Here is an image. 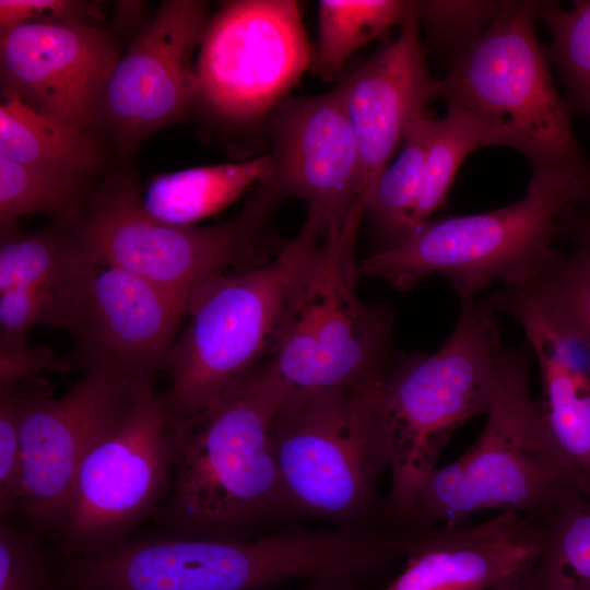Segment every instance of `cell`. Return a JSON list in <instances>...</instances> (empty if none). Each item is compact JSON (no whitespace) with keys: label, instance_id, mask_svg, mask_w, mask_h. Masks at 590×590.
Wrapping results in <instances>:
<instances>
[{"label":"cell","instance_id":"cell-37","mask_svg":"<svg viewBox=\"0 0 590 590\" xmlns=\"http://www.w3.org/2000/svg\"><path fill=\"white\" fill-rule=\"evenodd\" d=\"M365 583L356 577L327 575L309 579L300 590H365Z\"/></svg>","mask_w":590,"mask_h":590},{"label":"cell","instance_id":"cell-31","mask_svg":"<svg viewBox=\"0 0 590 590\" xmlns=\"http://www.w3.org/2000/svg\"><path fill=\"white\" fill-rule=\"evenodd\" d=\"M0 590H62L37 533L10 519L0 524Z\"/></svg>","mask_w":590,"mask_h":590},{"label":"cell","instance_id":"cell-14","mask_svg":"<svg viewBox=\"0 0 590 590\" xmlns=\"http://www.w3.org/2000/svg\"><path fill=\"white\" fill-rule=\"evenodd\" d=\"M272 168L250 196L275 210L304 200L307 216L326 235L341 231L364 194L358 144L339 97L331 91L283 99L263 126Z\"/></svg>","mask_w":590,"mask_h":590},{"label":"cell","instance_id":"cell-36","mask_svg":"<svg viewBox=\"0 0 590 590\" xmlns=\"http://www.w3.org/2000/svg\"><path fill=\"white\" fill-rule=\"evenodd\" d=\"M557 238L571 245V250L590 257V200L567 208L557 222Z\"/></svg>","mask_w":590,"mask_h":590},{"label":"cell","instance_id":"cell-18","mask_svg":"<svg viewBox=\"0 0 590 590\" xmlns=\"http://www.w3.org/2000/svg\"><path fill=\"white\" fill-rule=\"evenodd\" d=\"M547 521L500 512L480 524L433 528L381 590H526Z\"/></svg>","mask_w":590,"mask_h":590},{"label":"cell","instance_id":"cell-30","mask_svg":"<svg viewBox=\"0 0 590 590\" xmlns=\"http://www.w3.org/2000/svg\"><path fill=\"white\" fill-rule=\"evenodd\" d=\"M527 282L590 335V257L554 249Z\"/></svg>","mask_w":590,"mask_h":590},{"label":"cell","instance_id":"cell-26","mask_svg":"<svg viewBox=\"0 0 590 590\" xmlns=\"http://www.w3.org/2000/svg\"><path fill=\"white\" fill-rule=\"evenodd\" d=\"M590 589V497L568 495L547 523L542 557L526 590Z\"/></svg>","mask_w":590,"mask_h":590},{"label":"cell","instance_id":"cell-33","mask_svg":"<svg viewBox=\"0 0 590 590\" xmlns=\"http://www.w3.org/2000/svg\"><path fill=\"white\" fill-rule=\"evenodd\" d=\"M21 402L17 386L0 389V510L1 519L21 512L23 499Z\"/></svg>","mask_w":590,"mask_h":590},{"label":"cell","instance_id":"cell-7","mask_svg":"<svg viewBox=\"0 0 590 590\" xmlns=\"http://www.w3.org/2000/svg\"><path fill=\"white\" fill-rule=\"evenodd\" d=\"M269 441L303 519L351 533L392 528L377 493L390 446L370 388L287 396L271 420Z\"/></svg>","mask_w":590,"mask_h":590},{"label":"cell","instance_id":"cell-27","mask_svg":"<svg viewBox=\"0 0 590 590\" xmlns=\"http://www.w3.org/2000/svg\"><path fill=\"white\" fill-rule=\"evenodd\" d=\"M93 197V196H92ZM92 197L86 182L62 178L0 156V222L45 213L75 227Z\"/></svg>","mask_w":590,"mask_h":590},{"label":"cell","instance_id":"cell-3","mask_svg":"<svg viewBox=\"0 0 590 590\" xmlns=\"http://www.w3.org/2000/svg\"><path fill=\"white\" fill-rule=\"evenodd\" d=\"M532 359L524 342L476 440L421 482L394 527L451 528L487 509L548 522L568 495L590 497V486L566 464L542 426L530 391Z\"/></svg>","mask_w":590,"mask_h":590},{"label":"cell","instance_id":"cell-10","mask_svg":"<svg viewBox=\"0 0 590 590\" xmlns=\"http://www.w3.org/2000/svg\"><path fill=\"white\" fill-rule=\"evenodd\" d=\"M273 210L248 197L233 220L214 226H176L149 217L131 187L93 194L76 232L98 263L117 267L189 302L211 278L228 268L270 261Z\"/></svg>","mask_w":590,"mask_h":590},{"label":"cell","instance_id":"cell-11","mask_svg":"<svg viewBox=\"0 0 590 590\" xmlns=\"http://www.w3.org/2000/svg\"><path fill=\"white\" fill-rule=\"evenodd\" d=\"M177 421L149 381L122 422L87 452L56 534L69 557L113 550L153 515L172 486Z\"/></svg>","mask_w":590,"mask_h":590},{"label":"cell","instance_id":"cell-25","mask_svg":"<svg viewBox=\"0 0 590 590\" xmlns=\"http://www.w3.org/2000/svg\"><path fill=\"white\" fill-rule=\"evenodd\" d=\"M410 1L321 0L318 2V40L310 69L334 80L345 61L385 31L402 25Z\"/></svg>","mask_w":590,"mask_h":590},{"label":"cell","instance_id":"cell-39","mask_svg":"<svg viewBox=\"0 0 590 590\" xmlns=\"http://www.w3.org/2000/svg\"><path fill=\"white\" fill-rule=\"evenodd\" d=\"M587 590H590V589H587Z\"/></svg>","mask_w":590,"mask_h":590},{"label":"cell","instance_id":"cell-9","mask_svg":"<svg viewBox=\"0 0 590 590\" xmlns=\"http://www.w3.org/2000/svg\"><path fill=\"white\" fill-rule=\"evenodd\" d=\"M341 564L337 536L296 524L248 540L151 536L107 552L70 557L66 586L92 590H259L331 575Z\"/></svg>","mask_w":590,"mask_h":590},{"label":"cell","instance_id":"cell-35","mask_svg":"<svg viewBox=\"0 0 590 590\" xmlns=\"http://www.w3.org/2000/svg\"><path fill=\"white\" fill-rule=\"evenodd\" d=\"M93 10L86 3L60 0H1L0 27L5 33L19 25L31 22L64 20L86 21Z\"/></svg>","mask_w":590,"mask_h":590},{"label":"cell","instance_id":"cell-24","mask_svg":"<svg viewBox=\"0 0 590 590\" xmlns=\"http://www.w3.org/2000/svg\"><path fill=\"white\" fill-rule=\"evenodd\" d=\"M436 119L426 115L409 128L402 150L363 194L377 239L374 252L388 250L414 233L413 216L417 204L425 158Z\"/></svg>","mask_w":590,"mask_h":590},{"label":"cell","instance_id":"cell-19","mask_svg":"<svg viewBox=\"0 0 590 590\" xmlns=\"http://www.w3.org/2000/svg\"><path fill=\"white\" fill-rule=\"evenodd\" d=\"M334 91L354 131L364 192L390 164L410 126L437 99L420 38L415 1H410L398 38L345 76Z\"/></svg>","mask_w":590,"mask_h":590},{"label":"cell","instance_id":"cell-12","mask_svg":"<svg viewBox=\"0 0 590 590\" xmlns=\"http://www.w3.org/2000/svg\"><path fill=\"white\" fill-rule=\"evenodd\" d=\"M149 381L154 379L96 364L87 366L59 398H52L46 385L16 384L23 477L20 515L33 531L56 536L81 462L122 422Z\"/></svg>","mask_w":590,"mask_h":590},{"label":"cell","instance_id":"cell-23","mask_svg":"<svg viewBox=\"0 0 590 590\" xmlns=\"http://www.w3.org/2000/svg\"><path fill=\"white\" fill-rule=\"evenodd\" d=\"M0 156L62 178L86 182L101 163V150L87 129L40 114L2 97Z\"/></svg>","mask_w":590,"mask_h":590},{"label":"cell","instance_id":"cell-5","mask_svg":"<svg viewBox=\"0 0 590 590\" xmlns=\"http://www.w3.org/2000/svg\"><path fill=\"white\" fill-rule=\"evenodd\" d=\"M536 5L502 1L488 27L436 79L437 99L474 120L485 146L516 150L532 169L586 167L574 113L536 37Z\"/></svg>","mask_w":590,"mask_h":590},{"label":"cell","instance_id":"cell-38","mask_svg":"<svg viewBox=\"0 0 590 590\" xmlns=\"http://www.w3.org/2000/svg\"><path fill=\"white\" fill-rule=\"evenodd\" d=\"M61 587H62V590H92V589H87V588H84V587L66 586V585H62V583H61Z\"/></svg>","mask_w":590,"mask_h":590},{"label":"cell","instance_id":"cell-28","mask_svg":"<svg viewBox=\"0 0 590 590\" xmlns=\"http://www.w3.org/2000/svg\"><path fill=\"white\" fill-rule=\"evenodd\" d=\"M571 9L557 1H538L536 19L551 35L544 47L559 74L574 116L590 119V0H576Z\"/></svg>","mask_w":590,"mask_h":590},{"label":"cell","instance_id":"cell-34","mask_svg":"<svg viewBox=\"0 0 590 590\" xmlns=\"http://www.w3.org/2000/svg\"><path fill=\"white\" fill-rule=\"evenodd\" d=\"M73 362L57 357L45 346L31 347L27 343L0 347V389L13 387L42 371L69 373Z\"/></svg>","mask_w":590,"mask_h":590},{"label":"cell","instance_id":"cell-13","mask_svg":"<svg viewBox=\"0 0 590 590\" xmlns=\"http://www.w3.org/2000/svg\"><path fill=\"white\" fill-rule=\"evenodd\" d=\"M312 52L297 1L225 2L201 40L197 101L224 122L262 127L310 67Z\"/></svg>","mask_w":590,"mask_h":590},{"label":"cell","instance_id":"cell-16","mask_svg":"<svg viewBox=\"0 0 590 590\" xmlns=\"http://www.w3.org/2000/svg\"><path fill=\"white\" fill-rule=\"evenodd\" d=\"M119 59L108 32L91 22L25 23L1 33L2 96L87 129Z\"/></svg>","mask_w":590,"mask_h":590},{"label":"cell","instance_id":"cell-22","mask_svg":"<svg viewBox=\"0 0 590 590\" xmlns=\"http://www.w3.org/2000/svg\"><path fill=\"white\" fill-rule=\"evenodd\" d=\"M270 154L238 163L180 169L154 177L139 208L149 217L176 226H192L234 202L271 172Z\"/></svg>","mask_w":590,"mask_h":590},{"label":"cell","instance_id":"cell-32","mask_svg":"<svg viewBox=\"0 0 590 590\" xmlns=\"http://www.w3.org/2000/svg\"><path fill=\"white\" fill-rule=\"evenodd\" d=\"M502 1H415L420 21L428 31L458 46L461 55L492 21Z\"/></svg>","mask_w":590,"mask_h":590},{"label":"cell","instance_id":"cell-8","mask_svg":"<svg viewBox=\"0 0 590 590\" xmlns=\"http://www.w3.org/2000/svg\"><path fill=\"white\" fill-rule=\"evenodd\" d=\"M324 236L308 216L272 260L215 275L191 295L187 326L163 366L164 396L177 420L214 405L268 357L291 291Z\"/></svg>","mask_w":590,"mask_h":590},{"label":"cell","instance_id":"cell-15","mask_svg":"<svg viewBox=\"0 0 590 590\" xmlns=\"http://www.w3.org/2000/svg\"><path fill=\"white\" fill-rule=\"evenodd\" d=\"M200 0L163 1L120 57L107 83L96 120L123 148L180 118L197 101L192 56L209 22Z\"/></svg>","mask_w":590,"mask_h":590},{"label":"cell","instance_id":"cell-21","mask_svg":"<svg viewBox=\"0 0 590 590\" xmlns=\"http://www.w3.org/2000/svg\"><path fill=\"white\" fill-rule=\"evenodd\" d=\"M97 266L76 226L30 232L0 222V293L24 296L39 323L70 331Z\"/></svg>","mask_w":590,"mask_h":590},{"label":"cell","instance_id":"cell-20","mask_svg":"<svg viewBox=\"0 0 590 590\" xmlns=\"http://www.w3.org/2000/svg\"><path fill=\"white\" fill-rule=\"evenodd\" d=\"M492 315L516 320L538 362L542 426L566 464L590 486V369L567 349L523 288L502 286L485 300Z\"/></svg>","mask_w":590,"mask_h":590},{"label":"cell","instance_id":"cell-2","mask_svg":"<svg viewBox=\"0 0 590 590\" xmlns=\"http://www.w3.org/2000/svg\"><path fill=\"white\" fill-rule=\"evenodd\" d=\"M504 344L497 319L474 298L434 353L396 354L371 389L388 433L391 485L385 514L393 523L435 469L452 434L487 414L521 353Z\"/></svg>","mask_w":590,"mask_h":590},{"label":"cell","instance_id":"cell-4","mask_svg":"<svg viewBox=\"0 0 590 590\" xmlns=\"http://www.w3.org/2000/svg\"><path fill=\"white\" fill-rule=\"evenodd\" d=\"M590 200V165L533 168L526 194L503 208L432 220L388 250L373 252L358 274L408 291L438 274L459 299L474 298L494 281L532 278L554 251L557 222L569 206Z\"/></svg>","mask_w":590,"mask_h":590},{"label":"cell","instance_id":"cell-1","mask_svg":"<svg viewBox=\"0 0 590 590\" xmlns=\"http://www.w3.org/2000/svg\"><path fill=\"white\" fill-rule=\"evenodd\" d=\"M285 398L259 365L214 405L177 421L172 486L157 511L163 535L248 540L303 519L269 441Z\"/></svg>","mask_w":590,"mask_h":590},{"label":"cell","instance_id":"cell-6","mask_svg":"<svg viewBox=\"0 0 590 590\" xmlns=\"http://www.w3.org/2000/svg\"><path fill=\"white\" fill-rule=\"evenodd\" d=\"M361 199L344 227L326 235L299 273L271 351L262 362L286 394L345 387L373 389L396 353L394 311L355 293Z\"/></svg>","mask_w":590,"mask_h":590},{"label":"cell","instance_id":"cell-17","mask_svg":"<svg viewBox=\"0 0 590 590\" xmlns=\"http://www.w3.org/2000/svg\"><path fill=\"white\" fill-rule=\"evenodd\" d=\"M187 300L127 270L98 263L69 331L78 359L143 379L163 369Z\"/></svg>","mask_w":590,"mask_h":590},{"label":"cell","instance_id":"cell-29","mask_svg":"<svg viewBox=\"0 0 590 590\" xmlns=\"http://www.w3.org/2000/svg\"><path fill=\"white\" fill-rule=\"evenodd\" d=\"M482 146L485 142L480 127L464 113L447 108L446 116L436 119L413 216L414 233L432 221V215L446 203L461 163Z\"/></svg>","mask_w":590,"mask_h":590}]
</instances>
